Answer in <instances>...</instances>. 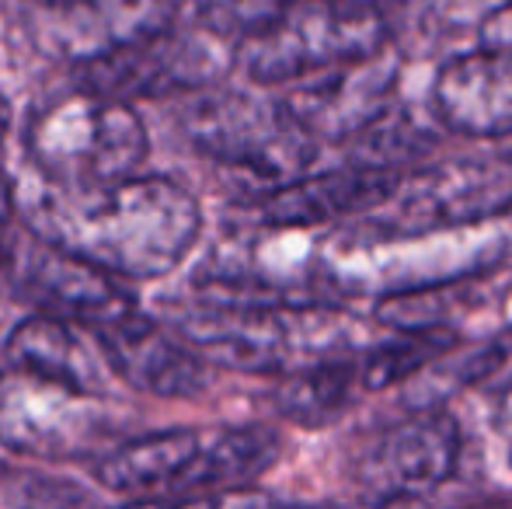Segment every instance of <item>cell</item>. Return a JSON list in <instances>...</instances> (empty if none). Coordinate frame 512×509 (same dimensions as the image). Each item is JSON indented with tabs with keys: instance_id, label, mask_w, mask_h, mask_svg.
<instances>
[{
	"instance_id": "d4e9b609",
	"label": "cell",
	"mask_w": 512,
	"mask_h": 509,
	"mask_svg": "<svg viewBox=\"0 0 512 509\" xmlns=\"http://www.w3.org/2000/svg\"><path fill=\"white\" fill-rule=\"evenodd\" d=\"M7 126H11V105H7V98L0 95V140H4Z\"/></svg>"
},
{
	"instance_id": "52a82bcc",
	"label": "cell",
	"mask_w": 512,
	"mask_h": 509,
	"mask_svg": "<svg viewBox=\"0 0 512 509\" xmlns=\"http://www.w3.org/2000/svg\"><path fill=\"white\" fill-rule=\"evenodd\" d=\"M512 210V161L464 157V161L418 164L401 175L394 196L366 217V227L387 238H429V234L478 227Z\"/></svg>"
},
{
	"instance_id": "9a60e30c",
	"label": "cell",
	"mask_w": 512,
	"mask_h": 509,
	"mask_svg": "<svg viewBox=\"0 0 512 509\" xmlns=\"http://www.w3.org/2000/svg\"><path fill=\"white\" fill-rule=\"evenodd\" d=\"M203 443L206 433L199 429H161V433L133 436L98 457L95 478L129 503H164L171 496L189 499Z\"/></svg>"
},
{
	"instance_id": "e0dca14e",
	"label": "cell",
	"mask_w": 512,
	"mask_h": 509,
	"mask_svg": "<svg viewBox=\"0 0 512 509\" xmlns=\"http://www.w3.org/2000/svg\"><path fill=\"white\" fill-rule=\"evenodd\" d=\"M279 450H283V440L269 426H230L206 433L189 499L251 489L279 461Z\"/></svg>"
},
{
	"instance_id": "8992f818",
	"label": "cell",
	"mask_w": 512,
	"mask_h": 509,
	"mask_svg": "<svg viewBox=\"0 0 512 509\" xmlns=\"http://www.w3.org/2000/svg\"><path fill=\"white\" fill-rule=\"evenodd\" d=\"M230 46L199 25H157L77 63V88L122 105L209 91L230 67Z\"/></svg>"
},
{
	"instance_id": "ffe728a7",
	"label": "cell",
	"mask_w": 512,
	"mask_h": 509,
	"mask_svg": "<svg viewBox=\"0 0 512 509\" xmlns=\"http://www.w3.org/2000/svg\"><path fill=\"white\" fill-rule=\"evenodd\" d=\"M464 381L492 391H512V339H499L481 349L464 370Z\"/></svg>"
},
{
	"instance_id": "277c9868",
	"label": "cell",
	"mask_w": 512,
	"mask_h": 509,
	"mask_svg": "<svg viewBox=\"0 0 512 509\" xmlns=\"http://www.w3.org/2000/svg\"><path fill=\"white\" fill-rule=\"evenodd\" d=\"M185 140L213 168L241 175L255 196L307 175L317 140L283 102L244 91H203L185 112Z\"/></svg>"
},
{
	"instance_id": "7402d4cb",
	"label": "cell",
	"mask_w": 512,
	"mask_h": 509,
	"mask_svg": "<svg viewBox=\"0 0 512 509\" xmlns=\"http://www.w3.org/2000/svg\"><path fill=\"white\" fill-rule=\"evenodd\" d=\"M478 39H481V46H488V49H506V53H512V0L495 4L492 11L481 18Z\"/></svg>"
},
{
	"instance_id": "ba28073f",
	"label": "cell",
	"mask_w": 512,
	"mask_h": 509,
	"mask_svg": "<svg viewBox=\"0 0 512 509\" xmlns=\"http://www.w3.org/2000/svg\"><path fill=\"white\" fill-rule=\"evenodd\" d=\"M112 433L115 415L102 394L0 370V443L14 454L74 461L102 450Z\"/></svg>"
},
{
	"instance_id": "30bf717a",
	"label": "cell",
	"mask_w": 512,
	"mask_h": 509,
	"mask_svg": "<svg viewBox=\"0 0 512 509\" xmlns=\"http://www.w3.org/2000/svg\"><path fill=\"white\" fill-rule=\"evenodd\" d=\"M11 279L21 297L35 307V314L63 318L88 332L136 311L133 297L122 290L119 279L32 231L25 248L18 245V252L11 255Z\"/></svg>"
},
{
	"instance_id": "44dd1931",
	"label": "cell",
	"mask_w": 512,
	"mask_h": 509,
	"mask_svg": "<svg viewBox=\"0 0 512 509\" xmlns=\"http://www.w3.org/2000/svg\"><path fill=\"white\" fill-rule=\"evenodd\" d=\"M175 509H276V503L258 489H237V492H213V496L185 499Z\"/></svg>"
},
{
	"instance_id": "4316f807",
	"label": "cell",
	"mask_w": 512,
	"mask_h": 509,
	"mask_svg": "<svg viewBox=\"0 0 512 509\" xmlns=\"http://www.w3.org/2000/svg\"><path fill=\"white\" fill-rule=\"evenodd\" d=\"M499 4H506V0H499Z\"/></svg>"
},
{
	"instance_id": "603a6c76",
	"label": "cell",
	"mask_w": 512,
	"mask_h": 509,
	"mask_svg": "<svg viewBox=\"0 0 512 509\" xmlns=\"http://www.w3.org/2000/svg\"><path fill=\"white\" fill-rule=\"evenodd\" d=\"M11 213H14V189H11V182H7L4 171H0V248H4L7 224H11Z\"/></svg>"
},
{
	"instance_id": "d6986e66",
	"label": "cell",
	"mask_w": 512,
	"mask_h": 509,
	"mask_svg": "<svg viewBox=\"0 0 512 509\" xmlns=\"http://www.w3.org/2000/svg\"><path fill=\"white\" fill-rule=\"evenodd\" d=\"M297 0H196V25L237 53L286 18Z\"/></svg>"
},
{
	"instance_id": "484cf974",
	"label": "cell",
	"mask_w": 512,
	"mask_h": 509,
	"mask_svg": "<svg viewBox=\"0 0 512 509\" xmlns=\"http://www.w3.org/2000/svg\"><path fill=\"white\" fill-rule=\"evenodd\" d=\"M115 509H175L171 503H126V506H115Z\"/></svg>"
},
{
	"instance_id": "7a4b0ae2",
	"label": "cell",
	"mask_w": 512,
	"mask_h": 509,
	"mask_svg": "<svg viewBox=\"0 0 512 509\" xmlns=\"http://www.w3.org/2000/svg\"><path fill=\"white\" fill-rule=\"evenodd\" d=\"M349 321L331 304H230L199 297L178 311L175 332L206 363L237 374H297L352 353Z\"/></svg>"
},
{
	"instance_id": "ac0fdd59",
	"label": "cell",
	"mask_w": 512,
	"mask_h": 509,
	"mask_svg": "<svg viewBox=\"0 0 512 509\" xmlns=\"http://www.w3.org/2000/svg\"><path fill=\"white\" fill-rule=\"evenodd\" d=\"M363 394L366 387L356 367V353H342L283 377L272 401H276V412L283 419L297 422L304 429H321L349 412Z\"/></svg>"
},
{
	"instance_id": "6da1fadb",
	"label": "cell",
	"mask_w": 512,
	"mask_h": 509,
	"mask_svg": "<svg viewBox=\"0 0 512 509\" xmlns=\"http://www.w3.org/2000/svg\"><path fill=\"white\" fill-rule=\"evenodd\" d=\"M28 231L115 279H161L196 248L203 210L164 175H136L95 192L42 185L28 206Z\"/></svg>"
},
{
	"instance_id": "2e32d148",
	"label": "cell",
	"mask_w": 512,
	"mask_h": 509,
	"mask_svg": "<svg viewBox=\"0 0 512 509\" xmlns=\"http://www.w3.org/2000/svg\"><path fill=\"white\" fill-rule=\"evenodd\" d=\"M81 325H70L63 318H49V314H28L4 342V367L18 370V374L39 377V381H53L63 387H74L84 394H102L108 370L102 349L95 339L81 335Z\"/></svg>"
},
{
	"instance_id": "8fae6325",
	"label": "cell",
	"mask_w": 512,
	"mask_h": 509,
	"mask_svg": "<svg viewBox=\"0 0 512 509\" xmlns=\"http://www.w3.org/2000/svg\"><path fill=\"white\" fill-rule=\"evenodd\" d=\"M405 171H377L366 164H345L293 178L286 185L248 199L251 224L258 231H310V227L338 224V220L370 217L394 196Z\"/></svg>"
},
{
	"instance_id": "5b68a950",
	"label": "cell",
	"mask_w": 512,
	"mask_h": 509,
	"mask_svg": "<svg viewBox=\"0 0 512 509\" xmlns=\"http://www.w3.org/2000/svg\"><path fill=\"white\" fill-rule=\"evenodd\" d=\"M391 35L380 0H297L279 25L237 49L255 84H304L387 53Z\"/></svg>"
},
{
	"instance_id": "5bb4252c",
	"label": "cell",
	"mask_w": 512,
	"mask_h": 509,
	"mask_svg": "<svg viewBox=\"0 0 512 509\" xmlns=\"http://www.w3.org/2000/svg\"><path fill=\"white\" fill-rule=\"evenodd\" d=\"M432 105L446 129L471 140L512 136V53L478 46L439 67Z\"/></svg>"
},
{
	"instance_id": "9c48e42d",
	"label": "cell",
	"mask_w": 512,
	"mask_h": 509,
	"mask_svg": "<svg viewBox=\"0 0 512 509\" xmlns=\"http://www.w3.org/2000/svg\"><path fill=\"white\" fill-rule=\"evenodd\" d=\"M460 461V426L443 408H422L384 426L352 464L366 506H401L439 492Z\"/></svg>"
},
{
	"instance_id": "7c38bea8",
	"label": "cell",
	"mask_w": 512,
	"mask_h": 509,
	"mask_svg": "<svg viewBox=\"0 0 512 509\" xmlns=\"http://www.w3.org/2000/svg\"><path fill=\"white\" fill-rule=\"evenodd\" d=\"M91 339L102 349L108 370L122 384L157 398H192L206 391L209 367L206 360L182 339L147 318L143 311H129L122 318L95 328Z\"/></svg>"
},
{
	"instance_id": "3957f363",
	"label": "cell",
	"mask_w": 512,
	"mask_h": 509,
	"mask_svg": "<svg viewBox=\"0 0 512 509\" xmlns=\"http://www.w3.org/2000/svg\"><path fill=\"white\" fill-rule=\"evenodd\" d=\"M25 150L49 189L95 192L140 175L150 136L133 105L74 88L35 112Z\"/></svg>"
},
{
	"instance_id": "4fadbf2b",
	"label": "cell",
	"mask_w": 512,
	"mask_h": 509,
	"mask_svg": "<svg viewBox=\"0 0 512 509\" xmlns=\"http://www.w3.org/2000/svg\"><path fill=\"white\" fill-rule=\"evenodd\" d=\"M394 60L380 53L373 60L352 63V67L331 70L314 81L293 84L283 105L300 126L321 140L352 143L366 126L377 123L384 112L394 109Z\"/></svg>"
},
{
	"instance_id": "cb8c5ba5",
	"label": "cell",
	"mask_w": 512,
	"mask_h": 509,
	"mask_svg": "<svg viewBox=\"0 0 512 509\" xmlns=\"http://www.w3.org/2000/svg\"><path fill=\"white\" fill-rule=\"evenodd\" d=\"M35 7H39L42 14H60V11H67V7H74L77 0H32Z\"/></svg>"
}]
</instances>
